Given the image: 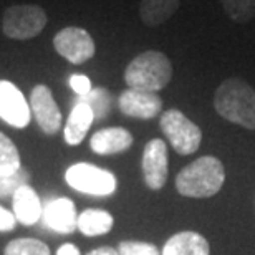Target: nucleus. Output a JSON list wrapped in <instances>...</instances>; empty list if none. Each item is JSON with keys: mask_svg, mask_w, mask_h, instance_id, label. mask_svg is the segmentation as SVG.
Here are the masks:
<instances>
[{"mask_svg": "<svg viewBox=\"0 0 255 255\" xmlns=\"http://www.w3.org/2000/svg\"><path fill=\"white\" fill-rule=\"evenodd\" d=\"M214 108L224 120L255 129V90L246 80H224L214 95Z\"/></svg>", "mask_w": 255, "mask_h": 255, "instance_id": "obj_1", "label": "nucleus"}, {"mask_svg": "<svg viewBox=\"0 0 255 255\" xmlns=\"http://www.w3.org/2000/svg\"><path fill=\"white\" fill-rule=\"evenodd\" d=\"M226 181V169L221 159L214 156H202L192 161L176 176V189L181 196L206 199L222 189Z\"/></svg>", "mask_w": 255, "mask_h": 255, "instance_id": "obj_2", "label": "nucleus"}, {"mask_svg": "<svg viewBox=\"0 0 255 255\" xmlns=\"http://www.w3.org/2000/svg\"><path fill=\"white\" fill-rule=\"evenodd\" d=\"M172 78L171 60L164 53L147 50L132 58L125 70V81L132 90L157 93L164 90Z\"/></svg>", "mask_w": 255, "mask_h": 255, "instance_id": "obj_3", "label": "nucleus"}, {"mask_svg": "<svg viewBox=\"0 0 255 255\" xmlns=\"http://www.w3.org/2000/svg\"><path fill=\"white\" fill-rule=\"evenodd\" d=\"M159 128L177 154H194L202 142V131L179 110H167L161 115Z\"/></svg>", "mask_w": 255, "mask_h": 255, "instance_id": "obj_4", "label": "nucleus"}, {"mask_svg": "<svg viewBox=\"0 0 255 255\" xmlns=\"http://www.w3.org/2000/svg\"><path fill=\"white\" fill-rule=\"evenodd\" d=\"M47 20V13L38 5H12L3 13L2 28L8 38L30 40L42 33Z\"/></svg>", "mask_w": 255, "mask_h": 255, "instance_id": "obj_5", "label": "nucleus"}, {"mask_svg": "<svg viewBox=\"0 0 255 255\" xmlns=\"http://www.w3.org/2000/svg\"><path fill=\"white\" fill-rule=\"evenodd\" d=\"M65 181L75 191L90 196H111L116 191L118 181L110 171L101 169L88 162H76L65 172Z\"/></svg>", "mask_w": 255, "mask_h": 255, "instance_id": "obj_6", "label": "nucleus"}, {"mask_svg": "<svg viewBox=\"0 0 255 255\" xmlns=\"http://www.w3.org/2000/svg\"><path fill=\"white\" fill-rule=\"evenodd\" d=\"M53 47L58 55L73 65L88 62L96 52L95 40L85 28L80 27H66L60 30L53 38Z\"/></svg>", "mask_w": 255, "mask_h": 255, "instance_id": "obj_7", "label": "nucleus"}, {"mask_svg": "<svg viewBox=\"0 0 255 255\" xmlns=\"http://www.w3.org/2000/svg\"><path fill=\"white\" fill-rule=\"evenodd\" d=\"M142 177L146 186L152 191H159L164 187L169 172L167 162V146L162 139H151L142 151Z\"/></svg>", "mask_w": 255, "mask_h": 255, "instance_id": "obj_8", "label": "nucleus"}, {"mask_svg": "<svg viewBox=\"0 0 255 255\" xmlns=\"http://www.w3.org/2000/svg\"><path fill=\"white\" fill-rule=\"evenodd\" d=\"M30 111L45 134H57L62 126V111L47 85H37L30 95Z\"/></svg>", "mask_w": 255, "mask_h": 255, "instance_id": "obj_9", "label": "nucleus"}, {"mask_svg": "<svg viewBox=\"0 0 255 255\" xmlns=\"http://www.w3.org/2000/svg\"><path fill=\"white\" fill-rule=\"evenodd\" d=\"M0 118L13 128H25L30 123V106L12 81L0 80Z\"/></svg>", "mask_w": 255, "mask_h": 255, "instance_id": "obj_10", "label": "nucleus"}, {"mask_svg": "<svg viewBox=\"0 0 255 255\" xmlns=\"http://www.w3.org/2000/svg\"><path fill=\"white\" fill-rule=\"evenodd\" d=\"M121 113L136 120H152L159 116L162 110V100L157 93L128 88L118 98Z\"/></svg>", "mask_w": 255, "mask_h": 255, "instance_id": "obj_11", "label": "nucleus"}, {"mask_svg": "<svg viewBox=\"0 0 255 255\" xmlns=\"http://www.w3.org/2000/svg\"><path fill=\"white\" fill-rule=\"evenodd\" d=\"M43 219L47 226L60 234H73L78 224L75 202L68 197H60L50 201L43 211Z\"/></svg>", "mask_w": 255, "mask_h": 255, "instance_id": "obj_12", "label": "nucleus"}, {"mask_svg": "<svg viewBox=\"0 0 255 255\" xmlns=\"http://www.w3.org/2000/svg\"><path fill=\"white\" fill-rule=\"evenodd\" d=\"M132 144V134L125 128H105L90 137L91 151L100 156L125 152Z\"/></svg>", "mask_w": 255, "mask_h": 255, "instance_id": "obj_13", "label": "nucleus"}, {"mask_svg": "<svg viewBox=\"0 0 255 255\" xmlns=\"http://www.w3.org/2000/svg\"><path fill=\"white\" fill-rule=\"evenodd\" d=\"M161 255H211V247L199 232L182 231L167 239Z\"/></svg>", "mask_w": 255, "mask_h": 255, "instance_id": "obj_14", "label": "nucleus"}, {"mask_svg": "<svg viewBox=\"0 0 255 255\" xmlns=\"http://www.w3.org/2000/svg\"><path fill=\"white\" fill-rule=\"evenodd\" d=\"M13 216L23 226H33L40 221L42 216V204H40L38 194L35 192L28 184L18 187L12 196Z\"/></svg>", "mask_w": 255, "mask_h": 255, "instance_id": "obj_15", "label": "nucleus"}, {"mask_svg": "<svg viewBox=\"0 0 255 255\" xmlns=\"http://www.w3.org/2000/svg\"><path fill=\"white\" fill-rule=\"evenodd\" d=\"M95 121L93 111L86 103L83 101H76L73 110L66 120V126L63 131V137L65 142L70 146H78L81 141L85 139L86 132L91 128Z\"/></svg>", "mask_w": 255, "mask_h": 255, "instance_id": "obj_16", "label": "nucleus"}, {"mask_svg": "<svg viewBox=\"0 0 255 255\" xmlns=\"http://www.w3.org/2000/svg\"><path fill=\"white\" fill-rule=\"evenodd\" d=\"M181 0H141L139 17L146 27L166 23L179 8Z\"/></svg>", "mask_w": 255, "mask_h": 255, "instance_id": "obj_17", "label": "nucleus"}, {"mask_svg": "<svg viewBox=\"0 0 255 255\" xmlns=\"http://www.w3.org/2000/svg\"><path fill=\"white\" fill-rule=\"evenodd\" d=\"M113 216L103 209H86L78 216L76 229L86 237L105 236L113 229Z\"/></svg>", "mask_w": 255, "mask_h": 255, "instance_id": "obj_18", "label": "nucleus"}, {"mask_svg": "<svg viewBox=\"0 0 255 255\" xmlns=\"http://www.w3.org/2000/svg\"><path fill=\"white\" fill-rule=\"evenodd\" d=\"M20 169L22 167L17 146L8 136L0 132V176H12Z\"/></svg>", "mask_w": 255, "mask_h": 255, "instance_id": "obj_19", "label": "nucleus"}, {"mask_svg": "<svg viewBox=\"0 0 255 255\" xmlns=\"http://www.w3.org/2000/svg\"><path fill=\"white\" fill-rule=\"evenodd\" d=\"M78 101H83L93 111L95 120H103L108 116L111 110V93L105 88H91V91L85 96H78Z\"/></svg>", "mask_w": 255, "mask_h": 255, "instance_id": "obj_20", "label": "nucleus"}, {"mask_svg": "<svg viewBox=\"0 0 255 255\" xmlns=\"http://www.w3.org/2000/svg\"><path fill=\"white\" fill-rule=\"evenodd\" d=\"M227 13L237 23H247L255 17V0H219Z\"/></svg>", "mask_w": 255, "mask_h": 255, "instance_id": "obj_21", "label": "nucleus"}, {"mask_svg": "<svg viewBox=\"0 0 255 255\" xmlns=\"http://www.w3.org/2000/svg\"><path fill=\"white\" fill-rule=\"evenodd\" d=\"M3 255H52L48 246L37 239H15L5 247Z\"/></svg>", "mask_w": 255, "mask_h": 255, "instance_id": "obj_22", "label": "nucleus"}, {"mask_svg": "<svg viewBox=\"0 0 255 255\" xmlns=\"http://www.w3.org/2000/svg\"><path fill=\"white\" fill-rule=\"evenodd\" d=\"M28 179V172L23 169H20L12 176H0V197H12L18 187L27 184Z\"/></svg>", "mask_w": 255, "mask_h": 255, "instance_id": "obj_23", "label": "nucleus"}, {"mask_svg": "<svg viewBox=\"0 0 255 255\" xmlns=\"http://www.w3.org/2000/svg\"><path fill=\"white\" fill-rule=\"evenodd\" d=\"M120 255H161L159 249L154 244L139 242V241H123L118 246Z\"/></svg>", "mask_w": 255, "mask_h": 255, "instance_id": "obj_24", "label": "nucleus"}, {"mask_svg": "<svg viewBox=\"0 0 255 255\" xmlns=\"http://www.w3.org/2000/svg\"><path fill=\"white\" fill-rule=\"evenodd\" d=\"M70 88L78 96H85L91 91V81L85 75H71L70 76Z\"/></svg>", "mask_w": 255, "mask_h": 255, "instance_id": "obj_25", "label": "nucleus"}, {"mask_svg": "<svg viewBox=\"0 0 255 255\" xmlns=\"http://www.w3.org/2000/svg\"><path fill=\"white\" fill-rule=\"evenodd\" d=\"M15 224H17V217L13 216V212H8L7 209L0 207V232L13 231Z\"/></svg>", "mask_w": 255, "mask_h": 255, "instance_id": "obj_26", "label": "nucleus"}, {"mask_svg": "<svg viewBox=\"0 0 255 255\" xmlns=\"http://www.w3.org/2000/svg\"><path fill=\"white\" fill-rule=\"evenodd\" d=\"M57 255H81V254L78 251V247L73 246V244H63L57 251Z\"/></svg>", "mask_w": 255, "mask_h": 255, "instance_id": "obj_27", "label": "nucleus"}, {"mask_svg": "<svg viewBox=\"0 0 255 255\" xmlns=\"http://www.w3.org/2000/svg\"><path fill=\"white\" fill-rule=\"evenodd\" d=\"M86 255H120V254L113 247H98V249H95V251L88 252Z\"/></svg>", "mask_w": 255, "mask_h": 255, "instance_id": "obj_28", "label": "nucleus"}]
</instances>
